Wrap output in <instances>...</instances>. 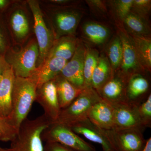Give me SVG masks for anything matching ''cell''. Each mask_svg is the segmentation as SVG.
Wrapping results in <instances>:
<instances>
[{
	"mask_svg": "<svg viewBox=\"0 0 151 151\" xmlns=\"http://www.w3.org/2000/svg\"><path fill=\"white\" fill-rule=\"evenodd\" d=\"M37 85L34 78L15 77L12 92V111L9 119L18 131L35 101Z\"/></svg>",
	"mask_w": 151,
	"mask_h": 151,
	"instance_id": "cell-1",
	"label": "cell"
},
{
	"mask_svg": "<svg viewBox=\"0 0 151 151\" xmlns=\"http://www.w3.org/2000/svg\"><path fill=\"white\" fill-rule=\"evenodd\" d=\"M51 123L44 115L33 120L27 119L22 123L8 148L0 151H44L41 134Z\"/></svg>",
	"mask_w": 151,
	"mask_h": 151,
	"instance_id": "cell-2",
	"label": "cell"
},
{
	"mask_svg": "<svg viewBox=\"0 0 151 151\" xmlns=\"http://www.w3.org/2000/svg\"><path fill=\"white\" fill-rule=\"evenodd\" d=\"M39 52L36 40L31 39L18 51L10 49L5 58L15 76L28 78L32 76L37 68Z\"/></svg>",
	"mask_w": 151,
	"mask_h": 151,
	"instance_id": "cell-3",
	"label": "cell"
},
{
	"mask_svg": "<svg viewBox=\"0 0 151 151\" xmlns=\"http://www.w3.org/2000/svg\"><path fill=\"white\" fill-rule=\"evenodd\" d=\"M101 99L97 91L92 87L84 88L70 105L61 109L57 120L54 123L70 127L87 119L92 106Z\"/></svg>",
	"mask_w": 151,
	"mask_h": 151,
	"instance_id": "cell-4",
	"label": "cell"
},
{
	"mask_svg": "<svg viewBox=\"0 0 151 151\" xmlns=\"http://www.w3.org/2000/svg\"><path fill=\"white\" fill-rule=\"evenodd\" d=\"M27 3L33 19L34 31L39 52L37 68L46 59L55 40L52 29L47 24L39 2L29 0Z\"/></svg>",
	"mask_w": 151,
	"mask_h": 151,
	"instance_id": "cell-5",
	"label": "cell"
},
{
	"mask_svg": "<svg viewBox=\"0 0 151 151\" xmlns=\"http://www.w3.org/2000/svg\"><path fill=\"white\" fill-rule=\"evenodd\" d=\"M118 22L117 33L122 41L123 57L121 66L116 73L128 80L134 74H145L147 71L139 59L134 39L125 30L121 22Z\"/></svg>",
	"mask_w": 151,
	"mask_h": 151,
	"instance_id": "cell-6",
	"label": "cell"
},
{
	"mask_svg": "<svg viewBox=\"0 0 151 151\" xmlns=\"http://www.w3.org/2000/svg\"><path fill=\"white\" fill-rule=\"evenodd\" d=\"M42 142H55L78 151H96L92 145L84 141L69 127L52 123L41 134Z\"/></svg>",
	"mask_w": 151,
	"mask_h": 151,
	"instance_id": "cell-7",
	"label": "cell"
},
{
	"mask_svg": "<svg viewBox=\"0 0 151 151\" xmlns=\"http://www.w3.org/2000/svg\"><path fill=\"white\" fill-rule=\"evenodd\" d=\"M82 16V12L76 9H60L55 11L50 19L55 40L65 36L73 35Z\"/></svg>",
	"mask_w": 151,
	"mask_h": 151,
	"instance_id": "cell-8",
	"label": "cell"
},
{
	"mask_svg": "<svg viewBox=\"0 0 151 151\" xmlns=\"http://www.w3.org/2000/svg\"><path fill=\"white\" fill-rule=\"evenodd\" d=\"M77 134L100 144L103 151H116L111 139L110 130L103 129L86 119L69 127Z\"/></svg>",
	"mask_w": 151,
	"mask_h": 151,
	"instance_id": "cell-9",
	"label": "cell"
},
{
	"mask_svg": "<svg viewBox=\"0 0 151 151\" xmlns=\"http://www.w3.org/2000/svg\"><path fill=\"white\" fill-rule=\"evenodd\" d=\"M24 6L14 4L9 16V25L14 42L22 44L27 40L31 30L29 15Z\"/></svg>",
	"mask_w": 151,
	"mask_h": 151,
	"instance_id": "cell-10",
	"label": "cell"
},
{
	"mask_svg": "<svg viewBox=\"0 0 151 151\" xmlns=\"http://www.w3.org/2000/svg\"><path fill=\"white\" fill-rule=\"evenodd\" d=\"M35 101L43 108V115L51 124L56 122L61 108L54 80L49 81L37 88Z\"/></svg>",
	"mask_w": 151,
	"mask_h": 151,
	"instance_id": "cell-11",
	"label": "cell"
},
{
	"mask_svg": "<svg viewBox=\"0 0 151 151\" xmlns=\"http://www.w3.org/2000/svg\"><path fill=\"white\" fill-rule=\"evenodd\" d=\"M114 108V127L113 130L136 129L144 131L138 106L128 103L112 105Z\"/></svg>",
	"mask_w": 151,
	"mask_h": 151,
	"instance_id": "cell-12",
	"label": "cell"
},
{
	"mask_svg": "<svg viewBox=\"0 0 151 151\" xmlns=\"http://www.w3.org/2000/svg\"><path fill=\"white\" fill-rule=\"evenodd\" d=\"M85 45L78 41L74 54L66 63L60 75L79 89L84 88V64Z\"/></svg>",
	"mask_w": 151,
	"mask_h": 151,
	"instance_id": "cell-13",
	"label": "cell"
},
{
	"mask_svg": "<svg viewBox=\"0 0 151 151\" xmlns=\"http://www.w3.org/2000/svg\"><path fill=\"white\" fill-rule=\"evenodd\" d=\"M143 132L130 129L111 130L110 134L116 151H141L146 142Z\"/></svg>",
	"mask_w": 151,
	"mask_h": 151,
	"instance_id": "cell-14",
	"label": "cell"
},
{
	"mask_svg": "<svg viewBox=\"0 0 151 151\" xmlns=\"http://www.w3.org/2000/svg\"><path fill=\"white\" fill-rule=\"evenodd\" d=\"M128 79L116 73L97 92L100 97L112 105L127 103Z\"/></svg>",
	"mask_w": 151,
	"mask_h": 151,
	"instance_id": "cell-15",
	"label": "cell"
},
{
	"mask_svg": "<svg viewBox=\"0 0 151 151\" xmlns=\"http://www.w3.org/2000/svg\"><path fill=\"white\" fill-rule=\"evenodd\" d=\"M87 119L93 124L106 130H113L114 127V108L107 101L101 100L92 106Z\"/></svg>",
	"mask_w": 151,
	"mask_h": 151,
	"instance_id": "cell-16",
	"label": "cell"
},
{
	"mask_svg": "<svg viewBox=\"0 0 151 151\" xmlns=\"http://www.w3.org/2000/svg\"><path fill=\"white\" fill-rule=\"evenodd\" d=\"M145 74H135L127 81V103L139 105L147 99L150 89V83Z\"/></svg>",
	"mask_w": 151,
	"mask_h": 151,
	"instance_id": "cell-17",
	"label": "cell"
},
{
	"mask_svg": "<svg viewBox=\"0 0 151 151\" xmlns=\"http://www.w3.org/2000/svg\"><path fill=\"white\" fill-rule=\"evenodd\" d=\"M68 60L60 58H47L37 68L32 76L37 82V88L42 84L53 80L60 74Z\"/></svg>",
	"mask_w": 151,
	"mask_h": 151,
	"instance_id": "cell-18",
	"label": "cell"
},
{
	"mask_svg": "<svg viewBox=\"0 0 151 151\" xmlns=\"http://www.w3.org/2000/svg\"><path fill=\"white\" fill-rule=\"evenodd\" d=\"M15 76L10 68L1 75L0 81V116L9 118L12 111V92Z\"/></svg>",
	"mask_w": 151,
	"mask_h": 151,
	"instance_id": "cell-19",
	"label": "cell"
},
{
	"mask_svg": "<svg viewBox=\"0 0 151 151\" xmlns=\"http://www.w3.org/2000/svg\"><path fill=\"white\" fill-rule=\"evenodd\" d=\"M53 80L56 86L58 98L61 110L70 105L83 89L74 86L60 74Z\"/></svg>",
	"mask_w": 151,
	"mask_h": 151,
	"instance_id": "cell-20",
	"label": "cell"
},
{
	"mask_svg": "<svg viewBox=\"0 0 151 151\" xmlns=\"http://www.w3.org/2000/svg\"><path fill=\"white\" fill-rule=\"evenodd\" d=\"M78 42L73 35L65 36L55 40L47 58L57 57L69 60L75 52Z\"/></svg>",
	"mask_w": 151,
	"mask_h": 151,
	"instance_id": "cell-21",
	"label": "cell"
},
{
	"mask_svg": "<svg viewBox=\"0 0 151 151\" xmlns=\"http://www.w3.org/2000/svg\"><path fill=\"white\" fill-rule=\"evenodd\" d=\"M122 22L125 30L131 36L150 37L148 21L139 16L130 12Z\"/></svg>",
	"mask_w": 151,
	"mask_h": 151,
	"instance_id": "cell-22",
	"label": "cell"
},
{
	"mask_svg": "<svg viewBox=\"0 0 151 151\" xmlns=\"http://www.w3.org/2000/svg\"><path fill=\"white\" fill-rule=\"evenodd\" d=\"M114 75L108 58L104 54L100 55L97 66L91 78V87L98 91Z\"/></svg>",
	"mask_w": 151,
	"mask_h": 151,
	"instance_id": "cell-23",
	"label": "cell"
},
{
	"mask_svg": "<svg viewBox=\"0 0 151 151\" xmlns=\"http://www.w3.org/2000/svg\"><path fill=\"white\" fill-rule=\"evenodd\" d=\"M82 30L86 38L94 44H103L108 40L110 35L108 28L94 22L85 23L83 25Z\"/></svg>",
	"mask_w": 151,
	"mask_h": 151,
	"instance_id": "cell-24",
	"label": "cell"
},
{
	"mask_svg": "<svg viewBox=\"0 0 151 151\" xmlns=\"http://www.w3.org/2000/svg\"><path fill=\"white\" fill-rule=\"evenodd\" d=\"M106 54L114 74L119 70L121 66L123 57L122 41L118 35L114 37L108 44Z\"/></svg>",
	"mask_w": 151,
	"mask_h": 151,
	"instance_id": "cell-25",
	"label": "cell"
},
{
	"mask_svg": "<svg viewBox=\"0 0 151 151\" xmlns=\"http://www.w3.org/2000/svg\"><path fill=\"white\" fill-rule=\"evenodd\" d=\"M134 42L138 57L146 71L151 69V40L150 37H132Z\"/></svg>",
	"mask_w": 151,
	"mask_h": 151,
	"instance_id": "cell-26",
	"label": "cell"
},
{
	"mask_svg": "<svg viewBox=\"0 0 151 151\" xmlns=\"http://www.w3.org/2000/svg\"><path fill=\"white\" fill-rule=\"evenodd\" d=\"M99 52L97 50L85 45L84 64V88L91 87V78L99 60Z\"/></svg>",
	"mask_w": 151,
	"mask_h": 151,
	"instance_id": "cell-27",
	"label": "cell"
},
{
	"mask_svg": "<svg viewBox=\"0 0 151 151\" xmlns=\"http://www.w3.org/2000/svg\"><path fill=\"white\" fill-rule=\"evenodd\" d=\"M17 131L11 124L9 118L0 116L1 141L11 142L16 136Z\"/></svg>",
	"mask_w": 151,
	"mask_h": 151,
	"instance_id": "cell-28",
	"label": "cell"
},
{
	"mask_svg": "<svg viewBox=\"0 0 151 151\" xmlns=\"http://www.w3.org/2000/svg\"><path fill=\"white\" fill-rule=\"evenodd\" d=\"M111 1L116 16L120 22H123L131 12L133 0H116Z\"/></svg>",
	"mask_w": 151,
	"mask_h": 151,
	"instance_id": "cell-29",
	"label": "cell"
},
{
	"mask_svg": "<svg viewBox=\"0 0 151 151\" xmlns=\"http://www.w3.org/2000/svg\"><path fill=\"white\" fill-rule=\"evenodd\" d=\"M151 8L150 0H133L130 12L148 21Z\"/></svg>",
	"mask_w": 151,
	"mask_h": 151,
	"instance_id": "cell-30",
	"label": "cell"
},
{
	"mask_svg": "<svg viewBox=\"0 0 151 151\" xmlns=\"http://www.w3.org/2000/svg\"><path fill=\"white\" fill-rule=\"evenodd\" d=\"M138 111L143 126L145 128L151 127V94L138 106Z\"/></svg>",
	"mask_w": 151,
	"mask_h": 151,
	"instance_id": "cell-31",
	"label": "cell"
},
{
	"mask_svg": "<svg viewBox=\"0 0 151 151\" xmlns=\"http://www.w3.org/2000/svg\"><path fill=\"white\" fill-rule=\"evenodd\" d=\"M89 7L93 12L97 14H106L107 10L106 8V4L104 1L100 0H90L86 1Z\"/></svg>",
	"mask_w": 151,
	"mask_h": 151,
	"instance_id": "cell-32",
	"label": "cell"
},
{
	"mask_svg": "<svg viewBox=\"0 0 151 151\" xmlns=\"http://www.w3.org/2000/svg\"><path fill=\"white\" fill-rule=\"evenodd\" d=\"M44 151H78L55 142H47L44 146Z\"/></svg>",
	"mask_w": 151,
	"mask_h": 151,
	"instance_id": "cell-33",
	"label": "cell"
},
{
	"mask_svg": "<svg viewBox=\"0 0 151 151\" xmlns=\"http://www.w3.org/2000/svg\"><path fill=\"white\" fill-rule=\"evenodd\" d=\"M7 38L4 32L1 28L0 27V52L5 53L8 51L9 47Z\"/></svg>",
	"mask_w": 151,
	"mask_h": 151,
	"instance_id": "cell-34",
	"label": "cell"
},
{
	"mask_svg": "<svg viewBox=\"0 0 151 151\" xmlns=\"http://www.w3.org/2000/svg\"><path fill=\"white\" fill-rule=\"evenodd\" d=\"M10 68L5 58L0 54V75H2L5 70Z\"/></svg>",
	"mask_w": 151,
	"mask_h": 151,
	"instance_id": "cell-35",
	"label": "cell"
},
{
	"mask_svg": "<svg viewBox=\"0 0 151 151\" xmlns=\"http://www.w3.org/2000/svg\"><path fill=\"white\" fill-rule=\"evenodd\" d=\"M47 2L53 5L63 6L67 5L72 1L68 0H50L47 1Z\"/></svg>",
	"mask_w": 151,
	"mask_h": 151,
	"instance_id": "cell-36",
	"label": "cell"
},
{
	"mask_svg": "<svg viewBox=\"0 0 151 151\" xmlns=\"http://www.w3.org/2000/svg\"><path fill=\"white\" fill-rule=\"evenodd\" d=\"M141 151H151V138L146 140L145 145Z\"/></svg>",
	"mask_w": 151,
	"mask_h": 151,
	"instance_id": "cell-37",
	"label": "cell"
},
{
	"mask_svg": "<svg viewBox=\"0 0 151 151\" xmlns=\"http://www.w3.org/2000/svg\"><path fill=\"white\" fill-rule=\"evenodd\" d=\"M10 1L7 0H0V9H4L9 4Z\"/></svg>",
	"mask_w": 151,
	"mask_h": 151,
	"instance_id": "cell-38",
	"label": "cell"
},
{
	"mask_svg": "<svg viewBox=\"0 0 151 151\" xmlns=\"http://www.w3.org/2000/svg\"><path fill=\"white\" fill-rule=\"evenodd\" d=\"M1 75H0V81H1Z\"/></svg>",
	"mask_w": 151,
	"mask_h": 151,
	"instance_id": "cell-39",
	"label": "cell"
},
{
	"mask_svg": "<svg viewBox=\"0 0 151 151\" xmlns=\"http://www.w3.org/2000/svg\"><path fill=\"white\" fill-rule=\"evenodd\" d=\"M0 141H1V138H0Z\"/></svg>",
	"mask_w": 151,
	"mask_h": 151,
	"instance_id": "cell-40",
	"label": "cell"
}]
</instances>
